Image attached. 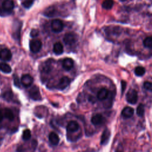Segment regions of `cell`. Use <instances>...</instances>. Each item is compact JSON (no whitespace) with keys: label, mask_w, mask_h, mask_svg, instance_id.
<instances>
[{"label":"cell","mask_w":152,"mask_h":152,"mask_svg":"<svg viewBox=\"0 0 152 152\" xmlns=\"http://www.w3.org/2000/svg\"><path fill=\"white\" fill-rule=\"evenodd\" d=\"M64 29V24L59 19H54L51 23V29L54 33H60Z\"/></svg>","instance_id":"obj_1"},{"label":"cell","mask_w":152,"mask_h":152,"mask_svg":"<svg viewBox=\"0 0 152 152\" xmlns=\"http://www.w3.org/2000/svg\"><path fill=\"white\" fill-rule=\"evenodd\" d=\"M126 99L129 103L135 105L138 101V95L136 90L134 89L130 90L126 95Z\"/></svg>","instance_id":"obj_2"},{"label":"cell","mask_w":152,"mask_h":152,"mask_svg":"<svg viewBox=\"0 0 152 152\" xmlns=\"http://www.w3.org/2000/svg\"><path fill=\"white\" fill-rule=\"evenodd\" d=\"M29 96L34 101H41L42 97L39 87L36 86H34L29 91Z\"/></svg>","instance_id":"obj_3"},{"label":"cell","mask_w":152,"mask_h":152,"mask_svg":"<svg viewBox=\"0 0 152 152\" xmlns=\"http://www.w3.org/2000/svg\"><path fill=\"white\" fill-rule=\"evenodd\" d=\"M42 44L39 40H32L30 42V50L33 53H38L42 48Z\"/></svg>","instance_id":"obj_4"},{"label":"cell","mask_w":152,"mask_h":152,"mask_svg":"<svg viewBox=\"0 0 152 152\" xmlns=\"http://www.w3.org/2000/svg\"><path fill=\"white\" fill-rule=\"evenodd\" d=\"M12 58V54L10 49L7 48H4L0 50V59L3 61L7 62L11 60Z\"/></svg>","instance_id":"obj_5"},{"label":"cell","mask_w":152,"mask_h":152,"mask_svg":"<svg viewBox=\"0 0 152 152\" xmlns=\"http://www.w3.org/2000/svg\"><path fill=\"white\" fill-rule=\"evenodd\" d=\"M77 41V35L74 33H68L64 37V42L66 45H72L76 43Z\"/></svg>","instance_id":"obj_6"},{"label":"cell","mask_w":152,"mask_h":152,"mask_svg":"<svg viewBox=\"0 0 152 152\" xmlns=\"http://www.w3.org/2000/svg\"><path fill=\"white\" fill-rule=\"evenodd\" d=\"M20 82L24 87H28L33 84L34 78L29 74H24L21 77Z\"/></svg>","instance_id":"obj_7"},{"label":"cell","mask_w":152,"mask_h":152,"mask_svg":"<svg viewBox=\"0 0 152 152\" xmlns=\"http://www.w3.org/2000/svg\"><path fill=\"white\" fill-rule=\"evenodd\" d=\"M80 128V126L75 121H71L67 126V131L69 133H74L77 131Z\"/></svg>","instance_id":"obj_8"},{"label":"cell","mask_w":152,"mask_h":152,"mask_svg":"<svg viewBox=\"0 0 152 152\" xmlns=\"http://www.w3.org/2000/svg\"><path fill=\"white\" fill-rule=\"evenodd\" d=\"M71 80L67 77H63L60 79L58 84V88L61 90H63L67 88L70 84Z\"/></svg>","instance_id":"obj_9"},{"label":"cell","mask_w":152,"mask_h":152,"mask_svg":"<svg viewBox=\"0 0 152 152\" xmlns=\"http://www.w3.org/2000/svg\"><path fill=\"white\" fill-rule=\"evenodd\" d=\"M43 14L48 17H53L57 15L56 9L53 6L48 7L44 10Z\"/></svg>","instance_id":"obj_10"},{"label":"cell","mask_w":152,"mask_h":152,"mask_svg":"<svg viewBox=\"0 0 152 152\" xmlns=\"http://www.w3.org/2000/svg\"><path fill=\"white\" fill-rule=\"evenodd\" d=\"M14 7V4L12 0H4L3 3L2 8L9 13H11Z\"/></svg>","instance_id":"obj_11"},{"label":"cell","mask_w":152,"mask_h":152,"mask_svg":"<svg viewBox=\"0 0 152 152\" xmlns=\"http://www.w3.org/2000/svg\"><path fill=\"white\" fill-rule=\"evenodd\" d=\"M74 66V61L70 58H65L63 61V67L66 71H70Z\"/></svg>","instance_id":"obj_12"},{"label":"cell","mask_w":152,"mask_h":152,"mask_svg":"<svg viewBox=\"0 0 152 152\" xmlns=\"http://www.w3.org/2000/svg\"><path fill=\"white\" fill-rule=\"evenodd\" d=\"M105 121L104 117L101 114H96L92 116L91 119V123L95 126H98L102 124Z\"/></svg>","instance_id":"obj_13"},{"label":"cell","mask_w":152,"mask_h":152,"mask_svg":"<svg viewBox=\"0 0 152 152\" xmlns=\"http://www.w3.org/2000/svg\"><path fill=\"white\" fill-rule=\"evenodd\" d=\"M110 136H111V133H110V131L108 129V128H106L103 132V134L102 135V137H101V144L102 145H105L106 144L109 140V138H110Z\"/></svg>","instance_id":"obj_14"},{"label":"cell","mask_w":152,"mask_h":152,"mask_svg":"<svg viewBox=\"0 0 152 152\" xmlns=\"http://www.w3.org/2000/svg\"><path fill=\"white\" fill-rule=\"evenodd\" d=\"M134 113V110L133 108L130 106H127L123 109L122 111V115L125 118H130L133 116Z\"/></svg>","instance_id":"obj_15"},{"label":"cell","mask_w":152,"mask_h":152,"mask_svg":"<svg viewBox=\"0 0 152 152\" xmlns=\"http://www.w3.org/2000/svg\"><path fill=\"white\" fill-rule=\"evenodd\" d=\"M109 95V91L106 88H102L98 93V98L99 100L103 101L107 98Z\"/></svg>","instance_id":"obj_16"},{"label":"cell","mask_w":152,"mask_h":152,"mask_svg":"<svg viewBox=\"0 0 152 152\" xmlns=\"http://www.w3.org/2000/svg\"><path fill=\"white\" fill-rule=\"evenodd\" d=\"M49 140L52 145L56 146L59 142V138L57 134L54 132H51L49 135Z\"/></svg>","instance_id":"obj_17"},{"label":"cell","mask_w":152,"mask_h":152,"mask_svg":"<svg viewBox=\"0 0 152 152\" xmlns=\"http://www.w3.org/2000/svg\"><path fill=\"white\" fill-rule=\"evenodd\" d=\"M53 51L56 55H61L64 52L63 45L61 42H56L54 44L53 48Z\"/></svg>","instance_id":"obj_18"},{"label":"cell","mask_w":152,"mask_h":152,"mask_svg":"<svg viewBox=\"0 0 152 152\" xmlns=\"http://www.w3.org/2000/svg\"><path fill=\"white\" fill-rule=\"evenodd\" d=\"M114 4L113 0H105L102 4L103 9L105 10H111Z\"/></svg>","instance_id":"obj_19"},{"label":"cell","mask_w":152,"mask_h":152,"mask_svg":"<svg viewBox=\"0 0 152 152\" xmlns=\"http://www.w3.org/2000/svg\"><path fill=\"white\" fill-rule=\"evenodd\" d=\"M0 70L5 73H10L11 72V68L9 64L1 63H0Z\"/></svg>","instance_id":"obj_20"},{"label":"cell","mask_w":152,"mask_h":152,"mask_svg":"<svg viewBox=\"0 0 152 152\" xmlns=\"http://www.w3.org/2000/svg\"><path fill=\"white\" fill-rule=\"evenodd\" d=\"M4 116L6 118H7V119H9L10 121H13L14 118V116L13 114V112H12V111L11 109H10L9 108H6L5 109L4 111Z\"/></svg>","instance_id":"obj_21"},{"label":"cell","mask_w":152,"mask_h":152,"mask_svg":"<svg viewBox=\"0 0 152 152\" xmlns=\"http://www.w3.org/2000/svg\"><path fill=\"white\" fill-rule=\"evenodd\" d=\"M134 73L137 76L141 77V76H143L145 74L146 70L143 67H137L135 69Z\"/></svg>","instance_id":"obj_22"},{"label":"cell","mask_w":152,"mask_h":152,"mask_svg":"<svg viewBox=\"0 0 152 152\" xmlns=\"http://www.w3.org/2000/svg\"><path fill=\"white\" fill-rule=\"evenodd\" d=\"M143 45L146 48L151 49L152 46V39L150 36L147 37L143 41Z\"/></svg>","instance_id":"obj_23"},{"label":"cell","mask_w":152,"mask_h":152,"mask_svg":"<svg viewBox=\"0 0 152 152\" xmlns=\"http://www.w3.org/2000/svg\"><path fill=\"white\" fill-rule=\"evenodd\" d=\"M144 106L143 104H140L137 108V114L138 116L141 117L144 114Z\"/></svg>","instance_id":"obj_24"},{"label":"cell","mask_w":152,"mask_h":152,"mask_svg":"<svg viewBox=\"0 0 152 152\" xmlns=\"http://www.w3.org/2000/svg\"><path fill=\"white\" fill-rule=\"evenodd\" d=\"M22 137L24 140H29L31 138V132H30V131L29 129L25 130L23 133Z\"/></svg>","instance_id":"obj_25"},{"label":"cell","mask_w":152,"mask_h":152,"mask_svg":"<svg viewBox=\"0 0 152 152\" xmlns=\"http://www.w3.org/2000/svg\"><path fill=\"white\" fill-rule=\"evenodd\" d=\"M34 2V1H33V0H25L22 3V5L24 8L29 9L32 6Z\"/></svg>","instance_id":"obj_26"},{"label":"cell","mask_w":152,"mask_h":152,"mask_svg":"<svg viewBox=\"0 0 152 152\" xmlns=\"http://www.w3.org/2000/svg\"><path fill=\"white\" fill-rule=\"evenodd\" d=\"M13 93L11 92H6L4 95H3V98L6 100V101H10L13 98Z\"/></svg>","instance_id":"obj_27"},{"label":"cell","mask_w":152,"mask_h":152,"mask_svg":"<svg viewBox=\"0 0 152 152\" xmlns=\"http://www.w3.org/2000/svg\"><path fill=\"white\" fill-rule=\"evenodd\" d=\"M144 88L148 90V91H150V92H151V90H152V84L151 82H149V81H146L144 83Z\"/></svg>","instance_id":"obj_28"},{"label":"cell","mask_w":152,"mask_h":152,"mask_svg":"<svg viewBox=\"0 0 152 152\" xmlns=\"http://www.w3.org/2000/svg\"><path fill=\"white\" fill-rule=\"evenodd\" d=\"M39 35V30L37 29H32L31 32H30V36L32 38H35L38 36Z\"/></svg>","instance_id":"obj_29"},{"label":"cell","mask_w":152,"mask_h":152,"mask_svg":"<svg viewBox=\"0 0 152 152\" xmlns=\"http://www.w3.org/2000/svg\"><path fill=\"white\" fill-rule=\"evenodd\" d=\"M127 87V83L124 80L121 81V92H122V95L124 92V91Z\"/></svg>","instance_id":"obj_30"},{"label":"cell","mask_w":152,"mask_h":152,"mask_svg":"<svg viewBox=\"0 0 152 152\" xmlns=\"http://www.w3.org/2000/svg\"><path fill=\"white\" fill-rule=\"evenodd\" d=\"M14 83L16 86H17L18 87H20V81H19V77H17V76H14Z\"/></svg>","instance_id":"obj_31"},{"label":"cell","mask_w":152,"mask_h":152,"mask_svg":"<svg viewBox=\"0 0 152 152\" xmlns=\"http://www.w3.org/2000/svg\"><path fill=\"white\" fill-rule=\"evenodd\" d=\"M10 13H9L7 11H6V10H4L3 8L2 9H0V16H6L7 15L10 14Z\"/></svg>","instance_id":"obj_32"},{"label":"cell","mask_w":152,"mask_h":152,"mask_svg":"<svg viewBox=\"0 0 152 152\" xmlns=\"http://www.w3.org/2000/svg\"><path fill=\"white\" fill-rule=\"evenodd\" d=\"M88 101H89V102L94 103L95 102V98L94 97H93V96H90L88 97Z\"/></svg>","instance_id":"obj_33"},{"label":"cell","mask_w":152,"mask_h":152,"mask_svg":"<svg viewBox=\"0 0 152 152\" xmlns=\"http://www.w3.org/2000/svg\"><path fill=\"white\" fill-rule=\"evenodd\" d=\"M4 117V115L3 113V112L0 110V122H1Z\"/></svg>","instance_id":"obj_34"},{"label":"cell","mask_w":152,"mask_h":152,"mask_svg":"<svg viewBox=\"0 0 152 152\" xmlns=\"http://www.w3.org/2000/svg\"><path fill=\"white\" fill-rule=\"evenodd\" d=\"M1 141H0V146H1Z\"/></svg>","instance_id":"obj_35"},{"label":"cell","mask_w":152,"mask_h":152,"mask_svg":"<svg viewBox=\"0 0 152 152\" xmlns=\"http://www.w3.org/2000/svg\"><path fill=\"white\" fill-rule=\"evenodd\" d=\"M72 1H73V2H74V1H75V0H72Z\"/></svg>","instance_id":"obj_36"}]
</instances>
